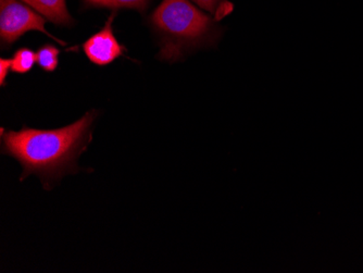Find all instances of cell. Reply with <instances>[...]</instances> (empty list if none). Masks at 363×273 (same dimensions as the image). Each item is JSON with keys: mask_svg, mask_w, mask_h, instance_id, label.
Returning a JSON list of instances; mask_svg holds the SVG:
<instances>
[{"mask_svg": "<svg viewBox=\"0 0 363 273\" xmlns=\"http://www.w3.org/2000/svg\"><path fill=\"white\" fill-rule=\"evenodd\" d=\"M95 111L70 126L56 130H36L23 126L20 131L1 130V152L16 159L23 168L20 180L40 177L45 189L63 175L77 173V159L91 140V126Z\"/></svg>", "mask_w": 363, "mask_h": 273, "instance_id": "cell-1", "label": "cell"}, {"mask_svg": "<svg viewBox=\"0 0 363 273\" xmlns=\"http://www.w3.org/2000/svg\"><path fill=\"white\" fill-rule=\"evenodd\" d=\"M152 23L162 35L161 57L169 61L208 40L212 28L210 18L187 0H163L152 14Z\"/></svg>", "mask_w": 363, "mask_h": 273, "instance_id": "cell-2", "label": "cell"}, {"mask_svg": "<svg viewBox=\"0 0 363 273\" xmlns=\"http://www.w3.org/2000/svg\"><path fill=\"white\" fill-rule=\"evenodd\" d=\"M0 9V36L4 44L9 46L28 30H40L55 42L67 45L47 32L45 28L46 20L42 16L18 0H1Z\"/></svg>", "mask_w": 363, "mask_h": 273, "instance_id": "cell-3", "label": "cell"}, {"mask_svg": "<svg viewBox=\"0 0 363 273\" xmlns=\"http://www.w3.org/2000/svg\"><path fill=\"white\" fill-rule=\"evenodd\" d=\"M112 21L113 16L109 18L103 30L94 34L83 45L87 58L97 66H108L121 57L125 50L114 36Z\"/></svg>", "mask_w": 363, "mask_h": 273, "instance_id": "cell-4", "label": "cell"}, {"mask_svg": "<svg viewBox=\"0 0 363 273\" xmlns=\"http://www.w3.org/2000/svg\"><path fill=\"white\" fill-rule=\"evenodd\" d=\"M33 9L40 12L46 19L60 26H69L72 18L69 14L65 0H22Z\"/></svg>", "mask_w": 363, "mask_h": 273, "instance_id": "cell-5", "label": "cell"}, {"mask_svg": "<svg viewBox=\"0 0 363 273\" xmlns=\"http://www.w3.org/2000/svg\"><path fill=\"white\" fill-rule=\"evenodd\" d=\"M60 50L54 45L46 44L36 52V62L46 72H54L59 65Z\"/></svg>", "mask_w": 363, "mask_h": 273, "instance_id": "cell-6", "label": "cell"}, {"mask_svg": "<svg viewBox=\"0 0 363 273\" xmlns=\"http://www.w3.org/2000/svg\"><path fill=\"white\" fill-rule=\"evenodd\" d=\"M36 62V52L30 48H20L16 50L12 58L11 70L13 72L24 74L30 72Z\"/></svg>", "mask_w": 363, "mask_h": 273, "instance_id": "cell-7", "label": "cell"}, {"mask_svg": "<svg viewBox=\"0 0 363 273\" xmlns=\"http://www.w3.org/2000/svg\"><path fill=\"white\" fill-rule=\"evenodd\" d=\"M93 5L104 7H128L143 10L146 7L147 0H87Z\"/></svg>", "mask_w": 363, "mask_h": 273, "instance_id": "cell-8", "label": "cell"}, {"mask_svg": "<svg viewBox=\"0 0 363 273\" xmlns=\"http://www.w3.org/2000/svg\"><path fill=\"white\" fill-rule=\"evenodd\" d=\"M12 67V59H0V84L5 85L6 77L9 74L10 69Z\"/></svg>", "mask_w": 363, "mask_h": 273, "instance_id": "cell-9", "label": "cell"}, {"mask_svg": "<svg viewBox=\"0 0 363 273\" xmlns=\"http://www.w3.org/2000/svg\"><path fill=\"white\" fill-rule=\"evenodd\" d=\"M198 5L201 6L203 9L208 10L210 12H216L219 4L222 0H194Z\"/></svg>", "mask_w": 363, "mask_h": 273, "instance_id": "cell-10", "label": "cell"}]
</instances>
